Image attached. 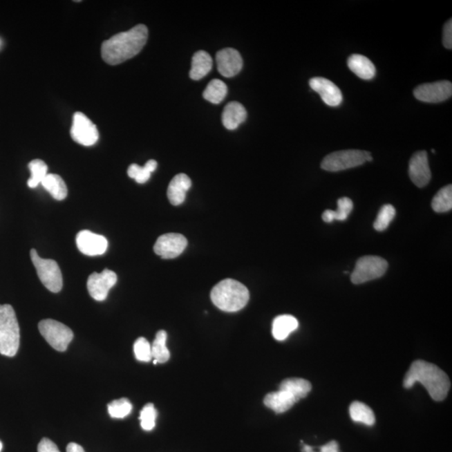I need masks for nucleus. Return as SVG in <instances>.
Here are the masks:
<instances>
[{
	"instance_id": "obj_27",
	"label": "nucleus",
	"mask_w": 452,
	"mask_h": 452,
	"mask_svg": "<svg viewBox=\"0 0 452 452\" xmlns=\"http://www.w3.org/2000/svg\"><path fill=\"white\" fill-rule=\"evenodd\" d=\"M227 93V86L225 84V82L219 79H214L206 87L203 97L206 101L211 102L213 104H219L224 100Z\"/></svg>"
},
{
	"instance_id": "obj_23",
	"label": "nucleus",
	"mask_w": 452,
	"mask_h": 452,
	"mask_svg": "<svg viewBox=\"0 0 452 452\" xmlns=\"http://www.w3.org/2000/svg\"><path fill=\"white\" fill-rule=\"evenodd\" d=\"M280 390L288 392L299 402L308 396L312 390V384L306 379L300 378H290L284 379L279 386Z\"/></svg>"
},
{
	"instance_id": "obj_41",
	"label": "nucleus",
	"mask_w": 452,
	"mask_h": 452,
	"mask_svg": "<svg viewBox=\"0 0 452 452\" xmlns=\"http://www.w3.org/2000/svg\"><path fill=\"white\" fill-rule=\"evenodd\" d=\"M2 449H3V444L1 442H0V452L2 451Z\"/></svg>"
},
{
	"instance_id": "obj_39",
	"label": "nucleus",
	"mask_w": 452,
	"mask_h": 452,
	"mask_svg": "<svg viewBox=\"0 0 452 452\" xmlns=\"http://www.w3.org/2000/svg\"><path fill=\"white\" fill-rule=\"evenodd\" d=\"M323 220L326 223H332V221H335L334 210L328 209L324 211L323 214Z\"/></svg>"
},
{
	"instance_id": "obj_35",
	"label": "nucleus",
	"mask_w": 452,
	"mask_h": 452,
	"mask_svg": "<svg viewBox=\"0 0 452 452\" xmlns=\"http://www.w3.org/2000/svg\"><path fill=\"white\" fill-rule=\"evenodd\" d=\"M150 170L146 167L144 165V167L138 164H131L128 169V174L131 178H133L135 181L138 184H145L146 182H148L151 176Z\"/></svg>"
},
{
	"instance_id": "obj_26",
	"label": "nucleus",
	"mask_w": 452,
	"mask_h": 452,
	"mask_svg": "<svg viewBox=\"0 0 452 452\" xmlns=\"http://www.w3.org/2000/svg\"><path fill=\"white\" fill-rule=\"evenodd\" d=\"M167 337V332L164 330L158 331L156 338L154 339L152 346H151L152 357L157 360L158 364H164L168 362L170 359V352L167 345H166Z\"/></svg>"
},
{
	"instance_id": "obj_11",
	"label": "nucleus",
	"mask_w": 452,
	"mask_h": 452,
	"mask_svg": "<svg viewBox=\"0 0 452 452\" xmlns=\"http://www.w3.org/2000/svg\"><path fill=\"white\" fill-rule=\"evenodd\" d=\"M187 239L181 234L169 233L158 238L153 251L164 259H173L187 247Z\"/></svg>"
},
{
	"instance_id": "obj_22",
	"label": "nucleus",
	"mask_w": 452,
	"mask_h": 452,
	"mask_svg": "<svg viewBox=\"0 0 452 452\" xmlns=\"http://www.w3.org/2000/svg\"><path fill=\"white\" fill-rule=\"evenodd\" d=\"M299 325V321L292 315L276 317L272 323V335L277 341H283L296 330Z\"/></svg>"
},
{
	"instance_id": "obj_40",
	"label": "nucleus",
	"mask_w": 452,
	"mask_h": 452,
	"mask_svg": "<svg viewBox=\"0 0 452 452\" xmlns=\"http://www.w3.org/2000/svg\"><path fill=\"white\" fill-rule=\"evenodd\" d=\"M66 452H86L82 446L77 443L71 442L66 447Z\"/></svg>"
},
{
	"instance_id": "obj_15",
	"label": "nucleus",
	"mask_w": 452,
	"mask_h": 452,
	"mask_svg": "<svg viewBox=\"0 0 452 452\" xmlns=\"http://www.w3.org/2000/svg\"><path fill=\"white\" fill-rule=\"evenodd\" d=\"M218 70L225 77H233L240 73L243 67V59L238 50L225 48L216 54Z\"/></svg>"
},
{
	"instance_id": "obj_4",
	"label": "nucleus",
	"mask_w": 452,
	"mask_h": 452,
	"mask_svg": "<svg viewBox=\"0 0 452 452\" xmlns=\"http://www.w3.org/2000/svg\"><path fill=\"white\" fill-rule=\"evenodd\" d=\"M19 343L21 334L14 308L9 304L0 305V354L17 355Z\"/></svg>"
},
{
	"instance_id": "obj_30",
	"label": "nucleus",
	"mask_w": 452,
	"mask_h": 452,
	"mask_svg": "<svg viewBox=\"0 0 452 452\" xmlns=\"http://www.w3.org/2000/svg\"><path fill=\"white\" fill-rule=\"evenodd\" d=\"M109 412L111 417L114 419H124L133 411V404L126 398L113 400L109 404Z\"/></svg>"
},
{
	"instance_id": "obj_17",
	"label": "nucleus",
	"mask_w": 452,
	"mask_h": 452,
	"mask_svg": "<svg viewBox=\"0 0 452 452\" xmlns=\"http://www.w3.org/2000/svg\"><path fill=\"white\" fill-rule=\"evenodd\" d=\"M192 182L187 174L180 173L173 178L168 188V198L173 205H180L183 204L186 193L191 187Z\"/></svg>"
},
{
	"instance_id": "obj_3",
	"label": "nucleus",
	"mask_w": 452,
	"mask_h": 452,
	"mask_svg": "<svg viewBox=\"0 0 452 452\" xmlns=\"http://www.w3.org/2000/svg\"><path fill=\"white\" fill-rule=\"evenodd\" d=\"M210 297L220 310L235 312L247 306L249 293L247 287L239 281L225 279L214 287Z\"/></svg>"
},
{
	"instance_id": "obj_21",
	"label": "nucleus",
	"mask_w": 452,
	"mask_h": 452,
	"mask_svg": "<svg viewBox=\"0 0 452 452\" xmlns=\"http://www.w3.org/2000/svg\"><path fill=\"white\" fill-rule=\"evenodd\" d=\"M212 66L213 61L210 55L205 50L197 51L192 57L189 77L192 80L199 81L211 70Z\"/></svg>"
},
{
	"instance_id": "obj_18",
	"label": "nucleus",
	"mask_w": 452,
	"mask_h": 452,
	"mask_svg": "<svg viewBox=\"0 0 452 452\" xmlns=\"http://www.w3.org/2000/svg\"><path fill=\"white\" fill-rule=\"evenodd\" d=\"M247 113L240 102H229L222 113V124L228 130H235L247 119Z\"/></svg>"
},
{
	"instance_id": "obj_32",
	"label": "nucleus",
	"mask_w": 452,
	"mask_h": 452,
	"mask_svg": "<svg viewBox=\"0 0 452 452\" xmlns=\"http://www.w3.org/2000/svg\"><path fill=\"white\" fill-rule=\"evenodd\" d=\"M158 411L154 407L153 404L149 403L142 408L140 413V420L142 429L146 431L153 430L156 425V419Z\"/></svg>"
},
{
	"instance_id": "obj_12",
	"label": "nucleus",
	"mask_w": 452,
	"mask_h": 452,
	"mask_svg": "<svg viewBox=\"0 0 452 452\" xmlns=\"http://www.w3.org/2000/svg\"><path fill=\"white\" fill-rule=\"evenodd\" d=\"M414 95L419 101L439 103L447 100L452 95L451 82L448 81L426 83L416 87Z\"/></svg>"
},
{
	"instance_id": "obj_36",
	"label": "nucleus",
	"mask_w": 452,
	"mask_h": 452,
	"mask_svg": "<svg viewBox=\"0 0 452 452\" xmlns=\"http://www.w3.org/2000/svg\"><path fill=\"white\" fill-rule=\"evenodd\" d=\"M303 449H301L303 452H316L310 446L305 445L303 443ZM319 452H339V444L335 441L328 442L326 445L320 447Z\"/></svg>"
},
{
	"instance_id": "obj_8",
	"label": "nucleus",
	"mask_w": 452,
	"mask_h": 452,
	"mask_svg": "<svg viewBox=\"0 0 452 452\" xmlns=\"http://www.w3.org/2000/svg\"><path fill=\"white\" fill-rule=\"evenodd\" d=\"M387 269L388 263L382 257L375 256L361 257L357 261L354 272L352 273V283L359 285L379 279L384 275Z\"/></svg>"
},
{
	"instance_id": "obj_24",
	"label": "nucleus",
	"mask_w": 452,
	"mask_h": 452,
	"mask_svg": "<svg viewBox=\"0 0 452 452\" xmlns=\"http://www.w3.org/2000/svg\"><path fill=\"white\" fill-rule=\"evenodd\" d=\"M44 189L48 191L57 200H65L68 190L64 180L58 174L48 173L41 182Z\"/></svg>"
},
{
	"instance_id": "obj_33",
	"label": "nucleus",
	"mask_w": 452,
	"mask_h": 452,
	"mask_svg": "<svg viewBox=\"0 0 452 452\" xmlns=\"http://www.w3.org/2000/svg\"><path fill=\"white\" fill-rule=\"evenodd\" d=\"M135 357L141 362H149L153 359L151 345L145 338H140L133 345Z\"/></svg>"
},
{
	"instance_id": "obj_13",
	"label": "nucleus",
	"mask_w": 452,
	"mask_h": 452,
	"mask_svg": "<svg viewBox=\"0 0 452 452\" xmlns=\"http://www.w3.org/2000/svg\"><path fill=\"white\" fill-rule=\"evenodd\" d=\"M411 180L419 188L425 187L431 180V173L426 151H419L411 158L409 164Z\"/></svg>"
},
{
	"instance_id": "obj_42",
	"label": "nucleus",
	"mask_w": 452,
	"mask_h": 452,
	"mask_svg": "<svg viewBox=\"0 0 452 452\" xmlns=\"http://www.w3.org/2000/svg\"><path fill=\"white\" fill-rule=\"evenodd\" d=\"M431 152L433 153H435V149H432V150H431Z\"/></svg>"
},
{
	"instance_id": "obj_37",
	"label": "nucleus",
	"mask_w": 452,
	"mask_h": 452,
	"mask_svg": "<svg viewBox=\"0 0 452 452\" xmlns=\"http://www.w3.org/2000/svg\"><path fill=\"white\" fill-rule=\"evenodd\" d=\"M443 45L446 49L452 48V19L448 21L443 30Z\"/></svg>"
},
{
	"instance_id": "obj_7",
	"label": "nucleus",
	"mask_w": 452,
	"mask_h": 452,
	"mask_svg": "<svg viewBox=\"0 0 452 452\" xmlns=\"http://www.w3.org/2000/svg\"><path fill=\"white\" fill-rule=\"evenodd\" d=\"M39 331L54 350L65 352L74 338L73 330L65 324L53 319L42 320L38 325Z\"/></svg>"
},
{
	"instance_id": "obj_25",
	"label": "nucleus",
	"mask_w": 452,
	"mask_h": 452,
	"mask_svg": "<svg viewBox=\"0 0 452 452\" xmlns=\"http://www.w3.org/2000/svg\"><path fill=\"white\" fill-rule=\"evenodd\" d=\"M350 417L355 422L362 423L364 425L371 426L375 423V415L374 411L366 404L359 402H355L350 407Z\"/></svg>"
},
{
	"instance_id": "obj_16",
	"label": "nucleus",
	"mask_w": 452,
	"mask_h": 452,
	"mask_svg": "<svg viewBox=\"0 0 452 452\" xmlns=\"http://www.w3.org/2000/svg\"><path fill=\"white\" fill-rule=\"evenodd\" d=\"M311 88L320 95L325 104L338 106L343 102V94L334 82L323 77H313L309 81Z\"/></svg>"
},
{
	"instance_id": "obj_5",
	"label": "nucleus",
	"mask_w": 452,
	"mask_h": 452,
	"mask_svg": "<svg viewBox=\"0 0 452 452\" xmlns=\"http://www.w3.org/2000/svg\"><path fill=\"white\" fill-rule=\"evenodd\" d=\"M370 152L361 150H343L328 154L321 164V168L329 172L343 171L348 169L359 167L367 162Z\"/></svg>"
},
{
	"instance_id": "obj_14",
	"label": "nucleus",
	"mask_w": 452,
	"mask_h": 452,
	"mask_svg": "<svg viewBox=\"0 0 452 452\" xmlns=\"http://www.w3.org/2000/svg\"><path fill=\"white\" fill-rule=\"evenodd\" d=\"M77 245L79 251L84 255L96 256L106 252L109 243L104 236L90 231H82L77 234Z\"/></svg>"
},
{
	"instance_id": "obj_2",
	"label": "nucleus",
	"mask_w": 452,
	"mask_h": 452,
	"mask_svg": "<svg viewBox=\"0 0 452 452\" xmlns=\"http://www.w3.org/2000/svg\"><path fill=\"white\" fill-rule=\"evenodd\" d=\"M415 383L422 384L435 402L445 399L451 388L450 379L446 373L425 360H416L412 363L404 376V388H411Z\"/></svg>"
},
{
	"instance_id": "obj_9",
	"label": "nucleus",
	"mask_w": 452,
	"mask_h": 452,
	"mask_svg": "<svg viewBox=\"0 0 452 452\" xmlns=\"http://www.w3.org/2000/svg\"><path fill=\"white\" fill-rule=\"evenodd\" d=\"M70 136L75 142L86 147L94 145L99 140L97 126L80 112L73 115Z\"/></svg>"
},
{
	"instance_id": "obj_29",
	"label": "nucleus",
	"mask_w": 452,
	"mask_h": 452,
	"mask_svg": "<svg viewBox=\"0 0 452 452\" xmlns=\"http://www.w3.org/2000/svg\"><path fill=\"white\" fill-rule=\"evenodd\" d=\"M29 169L31 177L28 180L27 184L30 188L35 189L38 187L39 184H41L44 178L48 174L47 173L48 166L41 160H34L30 162Z\"/></svg>"
},
{
	"instance_id": "obj_31",
	"label": "nucleus",
	"mask_w": 452,
	"mask_h": 452,
	"mask_svg": "<svg viewBox=\"0 0 452 452\" xmlns=\"http://www.w3.org/2000/svg\"><path fill=\"white\" fill-rule=\"evenodd\" d=\"M395 209L393 205H386L380 209L378 216L374 223V228L377 232H384L388 227L390 222L395 216Z\"/></svg>"
},
{
	"instance_id": "obj_28",
	"label": "nucleus",
	"mask_w": 452,
	"mask_h": 452,
	"mask_svg": "<svg viewBox=\"0 0 452 452\" xmlns=\"http://www.w3.org/2000/svg\"><path fill=\"white\" fill-rule=\"evenodd\" d=\"M432 209L436 213H446L452 209V186L446 185V187L439 190L435 194L431 203Z\"/></svg>"
},
{
	"instance_id": "obj_20",
	"label": "nucleus",
	"mask_w": 452,
	"mask_h": 452,
	"mask_svg": "<svg viewBox=\"0 0 452 452\" xmlns=\"http://www.w3.org/2000/svg\"><path fill=\"white\" fill-rule=\"evenodd\" d=\"M348 66L352 73L363 80H371L376 74L375 65L370 59L362 55H350L348 59Z\"/></svg>"
},
{
	"instance_id": "obj_10",
	"label": "nucleus",
	"mask_w": 452,
	"mask_h": 452,
	"mask_svg": "<svg viewBox=\"0 0 452 452\" xmlns=\"http://www.w3.org/2000/svg\"><path fill=\"white\" fill-rule=\"evenodd\" d=\"M116 273L105 269L101 273L94 272L87 280V290L93 299L102 301L106 299L111 288L117 283Z\"/></svg>"
},
{
	"instance_id": "obj_19",
	"label": "nucleus",
	"mask_w": 452,
	"mask_h": 452,
	"mask_svg": "<svg viewBox=\"0 0 452 452\" xmlns=\"http://www.w3.org/2000/svg\"><path fill=\"white\" fill-rule=\"evenodd\" d=\"M296 402H299L292 395L280 390L267 394L264 398L265 406L277 414L290 410Z\"/></svg>"
},
{
	"instance_id": "obj_38",
	"label": "nucleus",
	"mask_w": 452,
	"mask_h": 452,
	"mask_svg": "<svg viewBox=\"0 0 452 452\" xmlns=\"http://www.w3.org/2000/svg\"><path fill=\"white\" fill-rule=\"evenodd\" d=\"M38 452H61L57 445L48 438H43L38 445Z\"/></svg>"
},
{
	"instance_id": "obj_6",
	"label": "nucleus",
	"mask_w": 452,
	"mask_h": 452,
	"mask_svg": "<svg viewBox=\"0 0 452 452\" xmlns=\"http://www.w3.org/2000/svg\"><path fill=\"white\" fill-rule=\"evenodd\" d=\"M30 258L42 284L51 292L57 293L61 291L63 279L57 261L41 258L35 249L30 251Z\"/></svg>"
},
{
	"instance_id": "obj_34",
	"label": "nucleus",
	"mask_w": 452,
	"mask_h": 452,
	"mask_svg": "<svg viewBox=\"0 0 452 452\" xmlns=\"http://www.w3.org/2000/svg\"><path fill=\"white\" fill-rule=\"evenodd\" d=\"M352 208H354V203L350 199L346 197L341 198L338 200V209L334 210L335 220H346Z\"/></svg>"
},
{
	"instance_id": "obj_1",
	"label": "nucleus",
	"mask_w": 452,
	"mask_h": 452,
	"mask_svg": "<svg viewBox=\"0 0 452 452\" xmlns=\"http://www.w3.org/2000/svg\"><path fill=\"white\" fill-rule=\"evenodd\" d=\"M148 37V27L142 23L126 32L113 35L102 43L101 50L103 61L111 66H116L132 59L140 53Z\"/></svg>"
}]
</instances>
